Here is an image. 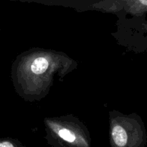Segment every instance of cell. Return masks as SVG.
I'll return each instance as SVG.
<instances>
[{
  "label": "cell",
  "mask_w": 147,
  "mask_h": 147,
  "mask_svg": "<svg viewBox=\"0 0 147 147\" xmlns=\"http://www.w3.org/2000/svg\"><path fill=\"white\" fill-rule=\"evenodd\" d=\"M112 139L116 147H126L128 143V135L126 130L121 126H116L112 130Z\"/></svg>",
  "instance_id": "cell-1"
},
{
  "label": "cell",
  "mask_w": 147,
  "mask_h": 147,
  "mask_svg": "<svg viewBox=\"0 0 147 147\" xmlns=\"http://www.w3.org/2000/svg\"><path fill=\"white\" fill-rule=\"evenodd\" d=\"M48 67V62L45 57H40L33 61L31 65V70L34 74H42L47 70Z\"/></svg>",
  "instance_id": "cell-2"
},
{
  "label": "cell",
  "mask_w": 147,
  "mask_h": 147,
  "mask_svg": "<svg viewBox=\"0 0 147 147\" xmlns=\"http://www.w3.org/2000/svg\"><path fill=\"white\" fill-rule=\"evenodd\" d=\"M57 134H58L59 137L61 139H63L65 142H67L70 144H73L76 142V135L73 133H72L70 131L67 130L66 129H60L57 131Z\"/></svg>",
  "instance_id": "cell-3"
},
{
  "label": "cell",
  "mask_w": 147,
  "mask_h": 147,
  "mask_svg": "<svg viewBox=\"0 0 147 147\" xmlns=\"http://www.w3.org/2000/svg\"><path fill=\"white\" fill-rule=\"evenodd\" d=\"M0 147H17L10 141H6V140H1L0 141Z\"/></svg>",
  "instance_id": "cell-4"
},
{
  "label": "cell",
  "mask_w": 147,
  "mask_h": 147,
  "mask_svg": "<svg viewBox=\"0 0 147 147\" xmlns=\"http://www.w3.org/2000/svg\"><path fill=\"white\" fill-rule=\"evenodd\" d=\"M140 1L144 5H147V0H140Z\"/></svg>",
  "instance_id": "cell-5"
}]
</instances>
